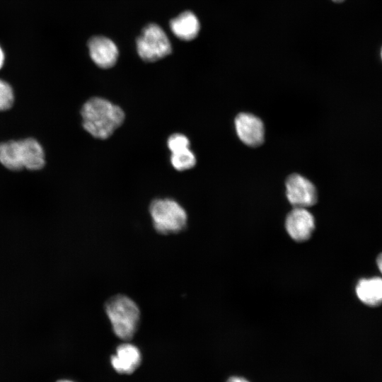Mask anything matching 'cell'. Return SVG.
I'll list each match as a JSON object with an SVG mask.
<instances>
[{
  "mask_svg": "<svg viewBox=\"0 0 382 382\" xmlns=\"http://www.w3.org/2000/svg\"><path fill=\"white\" fill-rule=\"evenodd\" d=\"M81 115L84 129L100 139L110 137L125 120V112L120 106L100 97L88 100Z\"/></svg>",
  "mask_w": 382,
  "mask_h": 382,
  "instance_id": "cell-1",
  "label": "cell"
},
{
  "mask_svg": "<svg viewBox=\"0 0 382 382\" xmlns=\"http://www.w3.org/2000/svg\"><path fill=\"white\" fill-rule=\"evenodd\" d=\"M105 311L119 338L129 340L133 337L139 324L140 311L132 299L125 295H115L105 303Z\"/></svg>",
  "mask_w": 382,
  "mask_h": 382,
  "instance_id": "cell-2",
  "label": "cell"
},
{
  "mask_svg": "<svg viewBox=\"0 0 382 382\" xmlns=\"http://www.w3.org/2000/svg\"><path fill=\"white\" fill-rule=\"evenodd\" d=\"M149 213L155 229L160 233H175L186 227L187 213L173 199L165 198L153 200L149 206Z\"/></svg>",
  "mask_w": 382,
  "mask_h": 382,
  "instance_id": "cell-3",
  "label": "cell"
},
{
  "mask_svg": "<svg viewBox=\"0 0 382 382\" xmlns=\"http://www.w3.org/2000/svg\"><path fill=\"white\" fill-rule=\"evenodd\" d=\"M137 49L141 59L149 62L159 60L172 51L166 33L155 23H150L143 29L137 40Z\"/></svg>",
  "mask_w": 382,
  "mask_h": 382,
  "instance_id": "cell-4",
  "label": "cell"
},
{
  "mask_svg": "<svg viewBox=\"0 0 382 382\" xmlns=\"http://www.w3.org/2000/svg\"><path fill=\"white\" fill-rule=\"evenodd\" d=\"M286 196L294 207L307 208L317 202V190L314 185L300 174L290 175L285 183Z\"/></svg>",
  "mask_w": 382,
  "mask_h": 382,
  "instance_id": "cell-5",
  "label": "cell"
},
{
  "mask_svg": "<svg viewBox=\"0 0 382 382\" xmlns=\"http://www.w3.org/2000/svg\"><path fill=\"white\" fill-rule=\"evenodd\" d=\"M315 226V219L306 208L294 207L285 219L287 233L297 242L309 239Z\"/></svg>",
  "mask_w": 382,
  "mask_h": 382,
  "instance_id": "cell-6",
  "label": "cell"
},
{
  "mask_svg": "<svg viewBox=\"0 0 382 382\" xmlns=\"http://www.w3.org/2000/svg\"><path fill=\"white\" fill-rule=\"evenodd\" d=\"M234 125L238 138L247 146L255 147L263 142L265 127L258 117L248 112L239 113L235 118Z\"/></svg>",
  "mask_w": 382,
  "mask_h": 382,
  "instance_id": "cell-7",
  "label": "cell"
},
{
  "mask_svg": "<svg viewBox=\"0 0 382 382\" xmlns=\"http://www.w3.org/2000/svg\"><path fill=\"white\" fill-rule=\"evenodd\" d=\"M90 57L100 68L113 66L118 58V49L110 39L103 36H94L88 42Z\"/></svg>",
  "mask_w": 382,
  "mask_h": 382,
  "instance_id": "cell-8",
  "label": "cell"
},
{
  "mask_svg": "<svg viewBox=\"0 0 382 382\" xmlns=\"http://www.w3.org/2000/svg\"><path fill=\"white\" fill-rule=\"evenodd\" d=\"M110 363L119 374H132L141 363L140 350L134 345L124 343L116 349L115 354L110 357Z\"/></svg>",
  "mask_w": 382,
  "mask_h": 382,
  "instance_id": "cell-9",
  "label": "cell"
},
{
  "mask_svg": "<svg viewBox=\"0 0 382 382\" xmlns=\"http://www.w3.org/2000/svg\"><path fill=\"white\" fill-rule=\"evenodd\" d=\"M23 168L30 170L41 169L45 166V153L40 144L33 138L18 141Z\"/></svg>",
  "mask_w": 382,
  "mask_h": 382,
  "instance_id": "cell-10",
  "label": "cell"
},
{
  "mask_svg": "<svg viewBox=\"0 0 382 382\" xmlns=\"http://www.w3.org/2000/svg\"><path fill=\"white\" fill-rule=\"evenodd\" d=\"M173 33L183 40L195 39L199 31V23L197 16L191 11H186L170 22Z\"/></svg>",
  "mask_w": 382,
  "mask_h": 382,
  "instance_id": "cell-11",
  "label": "cell"
},
{
  "mask_svg": "<svg viewBox=\"0 0 382 382\" xmlns=\"http://www.w3.org/2000/svg\"><path fill=\"white\" fill-rule=\"evenodd\" d=\"M358 299L364 304L376 306L382 303V279L378 277L361 279L356 286Z\"/></svg>",
  "mask_w": 382,
  "mask_h": 382,
  "instance_id": "cell-12",
  "label": "cell"
},
{
  "mask_svg": "<svg viewBox=\"0 0 382 382\" xmlns=\"http://www.w3.org/2000/svg\"><path fill=\"white\" fill-rule=\"evenodd\" d=\"M0 163L11 170L17 171L23 168L18 141L0 143Z\"/></svg>",
  "mask_w": 382,
  "mask_h": 382,
  "instance_id": "cell-13",
  "label": "cell"
},
{
  "mask_svg": "<svg viewBox=\"0 0 382 382\" xmlns=\"http://www.w3.org/2000/svg\"><path fill=\"white\" fill-rule=\"evenodd\" d=\"M196 162L195 155L190 148L171 153L170 155L171 165L177 170L190 169L195 166Z\"/></svg>",
  "mask_w": 382,
  "mask_h": 382,
  "instance_id": "cell-14",
  "label": "cell"
},
{
  "mask_svg": "<svg viewBox=\"0 0 382 382\" xmlns=\"http://www.w3.org/2000/svg\"><path fill=\"white\" fill-rule=\"evenodd\" d=\"M13 102L14 94L12 87L8 82L0 79V110L10 109Z\"/></svg>",
  "mask_w": 382,
  "mask_h": 382,
  "instance_id": "cell-15",
  "label": "cell"
},
{
  "mask_svg": "<svg viewBox=\"0 0 382 382\" xmlns=\"http://www.w3.org/2000/svg\"><path fill=\"white\" fill-rule=\"evenodd\" d=\"M167 146L171 153L190 148V140L184 134L175 133L167 140Z\"/></svg>",
  "mask_w": 382,
  "mask_h": 382,
  "instance_id": "cell-16",
  "label": "cell"
},
{
  "mask_svg": "<svg viewBox=\"0 0 382 382\" xmlns=\"http://www.w3.org/2000/svg\"><path fill=\"white\" fill-rule=\"evenodd\" d=\"M226 382H249L247 379L241 376H231Z\"/></svg>",
  "mask_w": 382,
  "mask_h": 382,
  "instance_id": "cell-17",
  "label": "cell"
},
{
  "mask_svg": "<svg viewBox=\"0 0 382 382\" xmlns=\"http://www.w3.org/2000/svg\"><path fill=\"white\" fill-rule=\"evenodd\" d=\"M4 62H5V54L2 47L0 46V69L4 66Z\"/></svg>",
  "mask_w": 382,
  "mask_h": 382,
  "instance_id": "cell-18",
  "label": "cell"
},
{
  "mask_svg": "<svg viewBox=\"0 0 382 382\" xmlns=\"http://www.w3.org/2000/svg\"><path fill=\"white\" fill-rule=\"evenodd\" d=\"M376 264L378 266V270L382 274V253H380L376 259Z\"/></svg>",
  "mask_w": 382,
  "mask_h": 382,
  "instance_id": "cell-19",
  "label": "cell"
},
{
  "mask_svg": "<svg viewBox=\"0 0 382 382\" xmlns=\"http://www.w3.org/2000/svg\"><path fill=\"white\" fill-rule=\"evenodd\" d=\"M57 382H74V381L71 380H68V379H62V380L57 381Z\"/></svg>",
  "mask_w": 382,
  "mask_h": 382,
  "instance_id": "cell-20",
  "label": "cell"
},
{
  "mask_svg": "<svg viewBox=\"0 0 382 382\" xmlns=\"http://www.w3.org/2000/svg\"><path fill=\"white\" fill-rule=\"evenodd\" d=\"M334 2H336V3H341L342 1H344L345 0H332Z\"/></svg>",
  "mask_w": 382,
  "mask_h": 382,
  "instance_id": "cell-21",
  "label": "cell"
},
{
  "mask_svg": "<svg viewBox=\"0 0 382 382\" xmlns=\"http://www.w3.org/2000/svg\"><path fill=\"white\" fill-rule=\"evenodd\" d=\"M381 59H382V49H381Z\"/></svg>",
  "mask_w": 382,
  "mask_h": 382,
  "instance_id": "cell-22",
  "label": "cell"
}]
</instances>
